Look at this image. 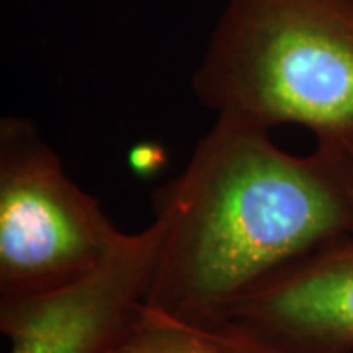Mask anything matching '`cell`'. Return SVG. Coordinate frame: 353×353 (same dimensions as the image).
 Wrapping results in <instances>:
<instances>
[{"mask_svg": "<svg viewBox=\"0 0 353 353\" xmlns=\"http://www.w3.org/2000/svg\"><path fill=\"white\" fill-rule=\"evenodd\" d=\"M153 210L165 234L148 306L214 332L253 294L353 240V153L294 155L269 130L216 116Z\"/></svg>", "mask_w": 353, "mask_h": 353, "instance_id": "cell-1", "label": "cell"}, {"mask_svg": "<svg viewBox=\"0 0 353 353\" xmlns=\"http://www.w3.org/2000/svg\"><path fill=\"white\" fill-rule=\"evenodd\" d=\"M202 332H204V330H202ZM206 334H208L222 350H226L228 353H279L273 352V350L259 347V345L250 343V341L238 340V338H232V336H224V334H216V332H206Z\"/></svg>", "mask_w": 353, "mask_h": 353, "instance_id": "cell-7", "label": "cell"}, {"mask_svg": "<svg viewBox=\"0 0 353 353\" xmlns=\"http://www.w3.org/2000/svg\"><path fill=\"white\" fill-rule=\"evenodd\" d=\"M165 226L126 234L104 263L63 289L0 304L8 353H116L148 304Z\"/></svg>", "mask_w": 353, "mask_h": 353, "instance_id": "cell-4", "label": "cell"}, {"mask_svg": "<svg viewBox=\"0 0 353 353\" xmlns=\"http://www.w3.org/2000/svg\"><path fill=\"white\" fill-rule=\"evenodd\" d=\"M124 236L30 118L0 120V304L87 277Z\"/></svg>", "mask_w": 353, "mask_h": 353, "instance_id": "cell-3", "label": "cell"}, {"mask_svg": "<svg viewBox=\"0 0 353 353\" xmlns=\"http://www.w3.org/2000/svg\"><path fill=\"white\" fill-rule=\"evenodd\" d=\"M116 353H228L206 332L143 306Z\"/></svg>", "mask_w": 353, "mask_h": 353, "instance_id": "cell-6", "label": "cell"}, {"mask_svg": "<svg viewBox=\"0 0 353 353\" xmlns=\"http://www.w3.org/2000/svg\"><path fill=\"white\" fill-rule=\"evenodd\" d=\"M214 332L279 353H353V240L253 294Z\"/></svg>", "mask_w": 353, "mask_h": 353, "instance_id": "cell-5", "label": "cell"}, {"mask_svg": "<svg viewBox=\"0 0 353 353\" xmlns=\"http://www.w3.org/2000/svg\"><path fill=\"white\" fill-rule=\"evenodd\" d=\"M190 88L216 116L353 153V0H226Z\"/></svg>", "mask_w": 353, "mask_h": 353, "instance_id": "cell-2", "label": "cell"}]
</instances>
